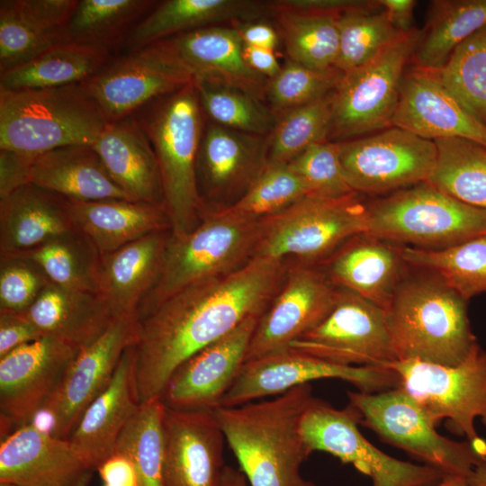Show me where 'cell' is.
I'll return each mask as SVG.
<instances>
[{"mask_svg": "<svg viewBox=\"0 0 486 486\" xmlns=\"http://www.w3.org/2000/svg\"><path fill=\"white\" fill-rule=\"evenodd\" d=\"M79 349L43 336L0 357L2 438L29 423L42 410Z\"/></svg>", "mask_w": 486, "mask_h": 486, "instance_id": "ac0fdd59", "label": "cell"}, {"mask_svg": "<svg viewBox=\"0 0 486 486\" xmlns=\"http://www.w3.org/2000/svg\"><path fill=\"white\" fill-rule=\"evenodd\" d=\"M270 13L266 2L251 0H166L130 34L124 52L139 50L170 37L225 22L256 21Z\"/></svg>", "mask_w": 486, "mask_h": 486, "instance_id": "d6a6232c", "label": "cell"}, {"mask_svg": "<svg viewBox=\"0 0 486 486\" xmlns=\"http://www.w3.org/2000/svg\"><path fill=\"white\" fill-rule=\"evenodd\" d=\"M50 283L42 269L29 259L0 258V310L26 311Z\"/></svg>", "mask_w": 486, "mask_h": 486, "instance_id": "816d5d0a", "label": "cell"}, {"mask_svg": "<svg viewBox=\"0 0 486 486\" xmlns=\"http://www.w3.org/2000/svg\"><path fill=\"white\" fill-rule=\"evenodd\" d=\"M435 486H469L465 478L459 476H446Z\"/></svg>", "mask_w": 486, "mask_h": 486, "instance_id": "be15d7a7", "label": "cell"}, {"mask_svg": "<svg viewBox=\"0 0 486 486\" xmlns=\"http://www.w3.org/2000/svg\"><path fill=\"white\" fill-rule=\"evenodd\" d=\"M260 224L210 209L190 232L171 233L159 276L138 308L140 320L182 289L244 266L254 257Z\"/></svg>", "mask_w": 486, "mask_h": 486, "instance_id": "8992f818", "label": "cell"}, {"mask_svg": "<svg viewBox=\"0 0 486 486\" xmlns=\"http://www.w3.org/2000/svg\"><path fill=\"white\" fill-rule=\"evenodd\" d=\"M192 81L186 70L152 44L114 55L81 85L111 123Z\"/></svg>", "mask_w": 486, "mask_h": 486, "instance_id": "e0dca14e", "label": "cell"}, {"mask_svg": "<svg viewBox=\"0 0 486 486\" xmlns=\"http://www.w3.org/2000/svg\"><path fill=\"white\" fill-rule=\"evenodd\" d=\"M154 44L194 80L236 88L260 100L265 98L268 79L247 64L244 44L234 26L212 25Z\"/></svg>", "mask_w": 486, "mask_h": 486, "instance_id": "cb8c5ba5", "label": "cell"}, {"mask_svg": "<svg viewBox=\"0 0 486 486\" xmlns=\"http://www.w3.org/2000/svg\"><path fill=\"white\" fill-rule=\"evenodd\" d=\"M338 31L336 68L342 73L369 62L404 34L393 27L377 1L340 14Z\"/></svg>", "mask_w": 486, "mask_h": 486, "instance_id": "bcb514c9", "label": "cell"}, {"mask_svg": "<svg viewBox=\"0 0 486 486\" xmlns=\"http://www.w3.org/2000/svg\"><path fill=\"white\" fill-rule=\"evenodd\" d=\"M268 136L205 122L196 158L201 211L238 201L268 164Z\"/></svg>", "mask_w": 486, "mask_h": 486, "instance_id": "d6986e66", "label": "cell"}, {"mask_svg": "<svg viewBox=\"0 0 486 486\" xmlns=\"http://www.w3.org/2000/svg\"><path fill=\"white\" fill-rule=\"evenodd\" d=\"M359 424L446 476L467 479L482 459L468 441L440 435L427 414L400 388L378 392H347Z\"/></svg>", "mask_w": 486, "mask_h": 486, "instance_id": "9c48e42d", "label": "cell"}, {"mask_svg": "<svg viewBox=\"0 0 486 486\" xmlns=\"http://www.w3.org/2000/svg\"><path fill=\"white\" fill-rule=\"evenodd\" d=\"M338 143L346 180L357 194H381L427 182L436 161L434 140L392 126Z\"/></svg>", "mask_w": 486, "mask_h": 486, "instance_id": "9a60e30c", "label": "cell"}, {"mask_svg": "<svg viewBox=\"0 0 486 486\" xmlns=\"http://www.w3.org/2000/svg\"><path fill=\"white\" fill-rule=\"evenodd\" d=\"M367 231V203L359 194L327 197L308 194L261 220L254 256L312 261L335 252Z\"/></svg>", "mask_w": 486, "mask_h": 486, "instance_id": "ba28073f", "label": "cell"}, {"mask_svg": "<svg viewBox=\"0 0 486 486\" xmlns=\"http://www.w3.org/2000/svg\"><path fill=\"white\" fill-rule=\"evenodd\" d=\"M407 266L400 247L361 234L333 253L324 273L335 287L351 291L386 310Z\"/></svg>", "mask_w": 486, "mask_h": 486, "instance_id": "83f0119b", "label": "cell"}, {"mask_svg": "<svg viewBox=\"0 0 486 486\" xmlns=\"http://www.w3.org/2000/svg\"><path fill=\"white\" fill-rule=\"evenodd\" d=\"M259 317H251L232 331L184 361L160 395L164 404L182 410H211L221 401L246 362Z\"/></svg>", "mask_w": 486, "mask_h": 486, "instance_id": "44dd1931", "label": "cell"}, {"mask_svg": "<svg viewBox=\"0 0 486 486\" xmlns=\"http://www.w3.org/2000/svg\"><path fill=\"white\" fill-rule=\"evenodd\" d=\"M284 259L254 256L238 269L193 284L140 321L137 383L140 402L160 397L187 358L265 312L284 282Z\"/></svg>", "mask_w": 486, "mask_h": 486, "instance_id": "6da1fadb", "label": "cell"}, {"mask_svg": "<svg viewBox=\"0 0 486 486\" xmlns=\"http://www.w3.org/2000/svg\"><path fill=\"white\" fill-rule=\"evenodd\" d=\"M356 410H338L313 398L300 420V433L313 453L321 451L352 464L372 480L373 486H435L446 475L427 464L393 458L370 443L358 428Z\"/></svg>", "mask_w": 486, "mask_h": 486, "instance_id": "7c38bea8", "label": "cell"}, {"mask_svg": "<svg viewBox=\"0 0 486 486\" xmlns=\"http://www.w3.org/2000/svg\"><path fill=\"white\" fill-rule=\"evenodd\" d=\"M399 378L398 388L413 398L436 427L446 419L449 430L473 443L480 436L478 418L486 427V350L478 343L454 366L418 360L387 364Z\"/></svg>", "mask_w": 486, "mask_h": 486, "instance_id": "8fae6325", "label": "cell"}, {"mask_svg": "<svg viewBox=\"0 0 486 486\" xmlns=\"http://www.w3.org/2000/svg\"><path fill=\"white\" fill-rule=\"evenodd\" d=\"M75 229L68 200L32 184L0 198V258L30 251Z\"/></svg>", "mask_w": 486, "mask_h": 486, "instance_id": "4dcf8cb0", "label": "cell"}, {"mask_svg": "<svg viewBox=\"0 0 486 486\" xmlns=\"http://www.w3.org/2000/svg\"><path fill=\"white\" fill-rule=\"evenodd\" d=\"M286 165L310 186L311 194L338 197L354 192L342 169L338 142L314 143Z\"/></svg>", "mask_w": 486, "mask_h": 486, "instance_id": "f907efd6", "label": "cell"}, {"mask_svg": "<svg viewBox=\"0 0 486 486\" xmlns=\"http://www.w3.org/2000/svg\"><path fill=\"white\" fill-rule=\"evenodd\" d=\"M13 256L34 262L57 285L99 293L101 255L76 228Z\"/></svg>", "mask_w": 486, "mask_h": 486, "instance_id": "f35d334b", "label": "cell"}, {"mask_svg": "<svg viewBox=\"0 0 486 486\" xmlns=\"http://www.w3.org/2000/svg\"><path fill=\"white\" fill-rule=\"evenodd\" d=\"M244 45L274 50L279 42V32L271 24L256 20L231 23Z\"/></svg>", "mask_w": 486, "mask_h": 486, "instance_id": "6f0895ef", "label": "cell"}, {"mask_svg": "<svg viewBox=\"0 0 486 486\" xmlns=\"http://www.w3.org/2000/svg\"><path fill=\"white\" fill-rule=\"evenodd\" d=\"M313 398L306 383L272 400L213 410L249 486H316L301 474L312 453L300 420Z\"/></svg>", "mask_w": 486, "mask_h": 486, "instance_id": "7a4b0ae2", "label": "cell"}, {"mask_svg": "<svg viewBox=\"0 0 486 486\" xmlns=\"http://www.w3.org/2000/svg\"><path fill=\"white\" fill-rule=\"evenodd\" d=\"M41 337L23 314L0 310V357Z\"/></svg>", "mask_w": 486, "mask_h": 486, "instance_id": "f5cc1de1", "label": "cell"}, {"mask_svg": "<svg viewBox=\"0 0 486 486\" xmlns=\"http://www.w3.org/2000/svg\"><path fill=\"white\" fill-rule=\"evenodd\" d=\"M171 230L148 234L101 256L99 294L114 318L136 313L158 280Z\"/></svg>", "mask_w": 486, "mask_h": 486, "instance_id": "f546056e", "label": "cell"}, {"mask_svg": "<svg viewBox=\"0 0 486 486\" xmlns=\"http://www.w3.org/2000/svg\"><path fill=\"white\" fill-rule=\"evenodd\" d=\"M392 126L429 140L463 138L486 146V128L473 119L434 72L404 73Z\"/></svg>", "mask_w": 486, "mask_h": 486, "instance_id": "d4e9b609", "label": "cell"}, {"mask_svg": "<svg viewBox=\"0 0 486 486\" xmlns=\"http://www.w3.org/2000/svg\"><path fill=\"white\" fill-rule=\"evenodd\" d=\"M270 13L292 11L342 14L347 11L373 4L374 1L358 0H274L266 2Z\"/></svg>", "mask_w": 486, "mask_h": 486, "instance_id": "11a10c76", "label": "cell"}, {"mask_svg": "<svg viewBox=\"0 0 486 486\" xmlns=\"http://www.w3.org/2000/svg\"><path fill=\"white\" fill-rule=\"evenodd\" d=\"M271 14L290 60L318 71L336 68L340 14L292 11Z\"/></svg>", "mask_w": 486, "mask_h": 486, "instance_id": "b9f144b4", "label": "cell"}, {"mask_svg": "<svg viewBox=\"0 0 486 486\" xmlns=\"http://www.w3.org/2000/svg\"><path fill=\"white\" fill-rule=\"evenodd\" d=\"M365 234L418 248H449L486 235V210L424 182L367 203Z\"/></svg>", "mask_w": 486, "mask_h": 486, "instance_id": "52a82bcc", "label": "cell"}, {"mask_svg": "<svg viewBox=\"0 0 486 486\" xmlns=\"http://www.w3.org/2000/svg\"><path fill=\"white\" fill-rule=\"evenodd\" d=\"M434 73L464 110L486 128V25L463 41Z\"/></svg>", "mask_w": 486, "mask_h": 486, "instance_id": "f6af8a7d", "label": "cell"}, {"mask_svg": "<svg viewBox=\"0 0 486 486\" xmlns=\"http://www.w3.org/2000/svg\"><path fill=\"white\" fill-rule=\"evenodd\" d=\"M207 121L220 126L256 135H269L277 120L271 108L241 90L194 80Z\"/></svg>", "mask_w": 486, "mask_h": 486, "instance_id": "7dc6e473", "label": "cell"}, {"mask_svg": "<svg viewBox=\"0 0 486 486\" xmlns=\"http://www.w3.org/2000/svg\"><path fill=\"white\" fill-rule=\"evenodd\" d=\"M103 486H138V485H128V484H106V483H103Z\"/></svg>", "mask_w": 486, "mask_h": 486, "instance_id": "e7e4bbea", "label": "cell"}, {"mask_svg": "<svg viewBox=\"0 0 486 486\" xmlns=\"http://www.w3.org/2000/svg\"><path fill=\"white\" fill-rule=\"evenodd\" d=\"M393 27L401 33L414 31L415 0H378Z\"/></svg>", "mask_w": 486, "mask_h": 486, "instance_id": "680465c9", "label": "cell"}, {"mask_svg": "<svg viewBox=\"0 0 486 486\" xmlns=\"http://www.w3.org/2000/svg\"><path fill=\"white\" fill-rule=\"evenodd\" d=\"M92 146L112 179L131 200L165 207L155 152L132 115L107 123Z\"/></svg>", "mask_w": 486, "mask_h": 486, "instance_id": "f1b7e54d", "label": "cell"}, {"mask_svg": "<svg viewBox=\"0 0 486 486\" xmlns=\"http://www.w3.org/2000/svg\"><path fill=\"white\" fill-rule=\"evenodd\" d=\"M243 56L254 71L267 79L274 77L282 68L272 50L244 45Z\"/></svg>", "mask_w": 486, "mask_h": 486, "instance_id": "91938a15", "label": "cell"}, {"mask_svg": "<svg viewBox=\"0 0 486 486\" xmlns=\"http://www.w3.org/2000/svg\"><path fill=\"white\" fill-rule=\"evenodd\" d=\"M112 57L101 48L71 41L60 43L1 74L0 90L43 89L81 83Z\"/></svg>", "mask_w": 486, "mask_h": 486, "instance_id": "d590c367", "label": "cell"}, {"mask_svg": "<svg viewBox=\"0 0 486 486\" xmlns=\"http://www.w3.org/2000/svg\"><path fill=\"white\" fill-rule=\"evenodd\" d=\"M218 486H249V484L240 470L225 465Z\"/></svg>", "mask_w": 486, "mask_h": 486, "instance_id": "94428289", "label": "cell"}, {"mask_svg": "<svg viewBox=\"0 0 486 486\" xmlns=\"http://www.w3.org/2000/svg\"><path fill=\"white\" fill-rule=\"evenodd\" d=\"M96 471L103 483L140 486L133 463L124 454L114 452L97 466Z\"/></svg>", "mask_w": 486, "mask_h": 486, "instance_id": "9f6ffc18", "label": "cell"}, {"mask_svg": "<svg viewBox=\"0 0 486 486\" xmlns=\"http://www.w3.org/2000/svg\"><path fill=\"white\" fill-rule=\"evenodd\" d=\"M154 0H79L68 26L71 42L108 50L114 56L138 24L152 11Z\"/></svg>", "mask_w": 486, "mask_h": 486, "instance_id": "74e56055", "label": "cell"}, {"mask_svg": "<svg viewBox=\"0 0 486 486\" xmlns=\"http://www.w3.org/2000/svg\"><path fill=\"white\" fill-rule=\"evenodd\" d=\"M308 194H311L310 186L287 165H267L238 201L216 209L241 219L260 220L280 212Z\"/></svg>", "mask_w": 486, "mask_h": 486, "instance_id": "c3c4849f", "label": "cell"}, {"mask_svg": "<svg viewBox=\"0 0 486 486\" xmlns=\"http://www.w3.org/2000/svg\"><path fill=\"white\" fill-rule=\"evenodd\" d=\"M79 0H1L0 75L68 42Z\"/></svg>", "mask_w": 486, "mask_h": 486, "instance_id": "4316f807", "label": "cell"}, {"mask_svg": "<svg viewBox=\"0 0 486 486\" xmlns=\"http://www.w3.org/2000/svg\"><path fill=\"white\" fill-rule=\"evenodd\" d=\"M434 141L436 161L427 183L458 201L486 210V146L463 138Z\"/></svg>", "mask_w": 486, "mask_h": 486, "instance_id": "ab89813d", "label": "cell"}, {"mask_svg": "<svg viewBox=\"0 0 486 486\" xmlns=\"http://www.w3.org/2000/svg\"><path fill=\"white\" fill-rule=\"evenodd\" d=\"M94 472L68 438L32 421L1 438L0 486H88Z\"/></svg>", "mask_w": 486, "mask_h": 486, "instance_id": "7402d4cb", "label": "cell"}, {"mask_svg": "<svg viewBox=\"0 0 486 486\" xmlns=\"http://www.w3.org/2000/svg\"><path fill=\"white\" fill-rule=\"evenodd\" d=\"M419 31L402 34L369 62L344 72L334 90L328 141L341 142L392 127L405 67Z\"/></svg>", "mask_w": 486, "mask_h": 486, "instance_id": "30bf717a", "label": "cell"}, {"mask_svg": "<svg viewBox=\"0 0 486 486\" xmlns=\"http://www.w3.org/2000/svg\"><path fill=\"white\" fill-rule=\"evenodd\" d=\"M41 333L82 348L95 340L114 317L96 292L50 283L24 312Z\"/></svg>", "mask_w": 486, "mask_h": 486, "instance_id": "e575fe53", "label": "cell"}, {"mask_svg": "<svg viewBox=\"0 0 486 486\" xmlns=\"http://www.w3.org/2000/svg\"><path fill=\"white\" fill-rule=\"evenodd\" d=\"M289 348L343 365L384 367L396 361L385 310L340 288L325 317Z\"/></svg>", "mask_w": 486, "mask_h": 486, "instance_id": "4fadbf2b", "label": "cell"}, {"mask_svg": "<svg viewBox=\"0 0 486 486\" xmlns=\"http://www.w3.org/2000/svg\"><path fill=\"white\" fill-rule=\"evenodd\" d=\"M337 290L326 274L313 266L287 268L278 292L258 319L246 361L289 347L325 317Z\"/></svg>", "mask_w": 486, "mask_h": 486, "instance_id": "ffe728a7", "label": "cell"}, {"mask_svg": "<svg viewBox=\"0 0 486 486\" xmlns=\"http://www.w3.org/2000/svg\"><path fill=\"white\" fill-rule=\"evenodd\" d=\"M163 486H218L225 436L211 410L165 405Z\"/></svg>", "mask_w": 486, "mask_h": 486, "instance_id": "603a6c76", "label": "cell"}, {"mask_svg": "<svg viewBox=\"0 0 486 486\" xmlns=\"http://www.w3.org/2000/svg\"><path fill=\"white\" fill-rule=\"evenodd\" d=\"M30 184L72 201H133L112 179L92 145L65 146L37 156Z\"/></svg>", "mask_w": 486, "mask_h": 486, "instance_id": "836d02e7", "label": "cell"}, {"mask_svg": "<svg viewBox=\"0 0 486 486\" xmlns=\"http://www.w3.org/2000/svg\"><path fill=\"white\" fill-rule=\"evenodd\" d=\"M485 25L486 0L433 1L410 61L416 68L437 72L463 41Z\"/></svg>", "mask_w": 486, "mask_h": 486, "instance_id": "8d00e7d4", "label": "cell"}, {"mask_svg": "<svg viewBox=\"0 0 486 486\" xmlns=\"http://www.w3.org/2000/svg\"><path fill=\"white\" fill-rule=\"evenodd\" d=\"M421 271L405 274L385 310L396 361L457 365L477 344L468 301L438 275Z\"/></svg>", "mask_w": 486, "mask_h": 486, "instance_id": "3957f363", "label": "cell"}, {"mask_svg": "<svg viewBox=\"0 0 486 486\" xmlns=\"http://www.w3.org/2000/svg\"><path fill=\"white\" fill-rule=\"evenodd\" d=\"M466 481L469 486H486V457L478 462Z\"/></svg>", "mask_w": 486, "mask_h": 486, "instance_id": "6125c7cd", "label": "cell"}, {"mask_svg": "<svg viewBox=\"0 0 486 486\" xmlns=\"http://www.w3.org/2000/svg\"><path fill=\"white\" fill-rule=\"evenodd\" d=\"M107 122L81 83L0 90V149L32 156L70 145H93Z\"/></svg>", "mask_w": 486, "mask_h": 486, "instance_id": "5b68a950", "label": "cell"}, {"mask_svg": "<svg viewBox=\"0 0 486 486\" xmlns=\"http://www.w3.org/2000/svg\"><path fill=\"white\" fill-rule=\"evenodd\" d=\"M138 313L113 319L92 343L79 349L54 394L31 420L55 436L68 438L80 417L112 378L122 354L138 344Z\"/></svg>", "mask_w": 486, "mask_h": 486, "instance_id": "5bb4252c", "label": "cell"}, {"mask_svg": "<svg viewBox=\"0 0 486 486\" xmlns=\"http://www.w3.org/2000/svg\"><path fill=\"white\" fill-rule=\"evenodd\" d=\"M408 266L438 275L462 297L486 292V235L439 249L400 247Z\"/></svg>", "mask_w": 486, "mask_h": 486, "instance_id": "60d3db41", "label": "cell"}, {"mask_svg": "<svg viewBox=\"0 0 486 486\" xmlns=\"http://www.w3.org/2000/svg\"><path fill=\"white\" fill-rule=\"evenodd\" d=\"M68 206L75 228L101 256L153 232L171 230L166 211L161 205L109 199L91 202L68 200Z\"/></svg>", "mask_w": 486, "mask_h": 486, "instance_id": "1f68e13d", "label": "cell"}, {"mask_svg": "<svg viewBox=\"0 0 486 486\" xmlns=\"http://www.w3.org/2000/svg\"><path fill=\"white\" fill-rule=\"evenodd\" d=\"M137 349L122 354L108 385L86 409L68 439L90 468L115 452L117 440L140 404Z\"/></svg>", "mask_w": 486, "mask_h": 486, "instance_id": "484cf974", "label": "cell"}, {"mask_svg": "<svg viewBox=\"0 0 486 486\" xmlns=\"http://www.w3.org/2000/svg\"><path fill=\"white\" fill-rule=\"evenodd\" d=\"M164 411L160 397L141 401L116 443L115 452L133 463L140 486H163Z\"/></svg>", "mask_w": 486, "mask_h": 486, "instance_id": "7bdbcfd3", "label": "cell"}, {"mask_svg": "<svg viewBox=\"0 0 486 486\" xmlns=\"http://www.w3.org/2000/svg\"><path fill=\"white\" fill-rule=\"evenodd\" d=\"M322 379L347 382L362 392L397 388L399 382L398 375L390 368L334 364L287 347L246 361L220 407H237L277 396Z\"/></svg>", "mask_w": 486, "mask_h": 486, "instance_id": "2e32d148", "label": "cell"}, {"mask_svg": "<svg viewBox=\"0 0 486 486\" xmlns=\"http://www.w3.org/2000/svg\"><path fill=\"white\" fill-rule=\"evenodd\" d=\"M333 102L334 91L278 114L268 136L267 165H286L310 145L327 141Z\"/></svg>", "mask_w": 486, "mask_h": 486, "instance_id": "ee69618b", "label": "cell"}, {"mask_svg": "<svg viewBox=\"0 0 486 486\" xmlns=\"http://www.w3.org/2000/svg\"><path fill=\"white\" fill-rule=\"evenodd\" d=\"M132 116L158 160L171 233L186 234L201 220L195 168L206 122L194 81L149 102Z\"/></svg>", "mask_w": 486, "mask_h": 486, "instance_id": "277c9868", "label": "cell"}, {"mask_svg": "<svg viewBox=\"0 0 486 486\" xmlns=\"http://www.w3.org/2000/svg\"><path fill=\"white\" fill-rule=\"evenodd\" d=\"M37 156L0 149V198L30 184L32 163Z\"/></svg>", "mask_w": 486, "mask_h": 486, "instance_id": "db71d44e", "label": "cell"}, {"mask_svg": "<svg viewBox=\"0 0 486 486\" xmlns=\"http://www.w3.org/2000/svg\"><path fill=\"white\" fill-rule=\"evenodd\" d=\"M342 72L318 71L290 59L268 79L265 99L276 116L325 96L337 87Z\"/></svg>", "mask_w": 486, "mask_h": 486, "instance_id": "681fc988", "label": "cell"}]
</instances>
